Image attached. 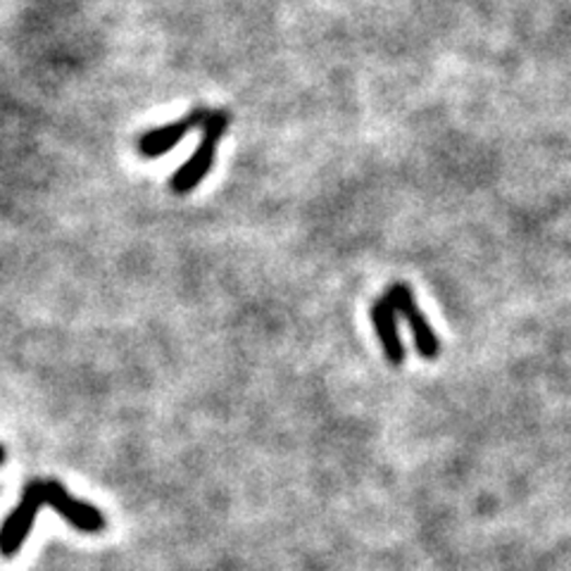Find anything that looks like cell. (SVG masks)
I'll return each instance as SVG.
<instances>
[{
	"mask_svg": "<svg viewBox=\"0 0 571 571\" xmlns=\"http://www.w3.org/2000/svg\"><path fill=\"white\" fill-rule=\"evenodd\" d=\"M372 324L376 336H379L381 351L386 355V359L391 362L393 367H400L406 362V345H402L400 339V327H398V312L388 298H379L374 300L372 305Z\"/></svg>",
	"mask_w": 571,
	"mask_h": 571,
	"instance_id": "obj_6",
	"label": "cell"
},
{
	"mask_svg": "<svg viewBox=\"0 0 571 571\" xmlns=\"http://www.w3.org/2000/svg\"><path fill=\"white\" fill-rule=\"evenodd\" d=\"M205 115H207V110H193V113H189L186 117L164 124V127L146 132L136 144L138 152H141V158L152 160V158L164 156L167 150H172L174 146L184 141V136L189 132H193L196 127H203Z\"/></svg>",
	"mask_w": 571,
	"mask_h": 571,
	"instance_id": "obj_5",
	"label": "cell"
},
{
	"mask_svg": "<svg viewBox=\"0 0 571 571\" xmlns=\"http://www.w3.org/2000/svg\"><path fill=\"white\" fill-rule=\"evenodd\" d=\"M5 455H8V453H5V448H3V445H0V467L5 465Z\"/></svg>",
	"mask_w": 571,
	"mask_h": 571,
	"instance_id": "obj_7",
	"label": "cell"
},
{
	"mask_svg": "<svg viewBox=\"0 0 571 571\" xmlns=\"http://www.w3.org/2000/svg\"><path fill=\"white\" fill-rule=\"evenodd\" d=\"M44 495H46V505L58 512L69 526L77 528V532L101 534L105 528L103 512L95 510L89 503H83V500H77L60 481H53V479L44 481Z\"/></svg>",
	"mask_w": 571,
	"mask_h": 571,
	"instance_id": "obj_4",
	"label": "cell"
},
{
	"mask_svg": "<svg viewBox=\"0 0 571 571\" xmlns=\"http://www.w3.org/2000/svg\"><path fill=\"white\" fill-rule=\"evenodd\" d=\"M386 298L393 305L396 312L408 322L416 353H420L424 359H436L441 355V341L436 336V331L431 329L426 315L420 310V305H416L410 286L393 284L391 288H388Z\"/></svg>",
	"mask_w": 571,
	"mask_h": 571,
	"instance_id": "obj_3",
	"label": "cell"
},
{
	"mask_svg": "<svg viewBox=\"0 0 571 571\" xmlns=\"http://www.w3.org/2000/svg\"><path fill=\"white\" fill-rule=\"evenodd\" d=\"M46 505V495H44V481H32L24 486V493L20 498V505L8 514V519L0 526V555L3 557H15L24 540L30 538L32 526L38 517L41 507Z\"/></svg>",
	"mask_w": 571,
	"mask_h": 571,
	"instance_id": "obj_2",
	"label": "cell"
},
{
	"mask_svg": "<svg viewBox=\"0 0 571 571\" xmlns=\"http://www.w3.org/2000/svg\"><path fill=\"white\" fill-rule=\"evenodd\" d=\"M231 115L225 110H215V113H207L203 122V141L196 148V152L179 167L176 174L170 181V189L176 196H189L191 191H196L203 179L210 174L215 158H217V146L221 141V136L229 129Z\"/></svg>",
	"mask_w": 571,
	"mask_h": 571,
	"instance_id": "obj_1",
	"label": "cell"
}]
</instances>
